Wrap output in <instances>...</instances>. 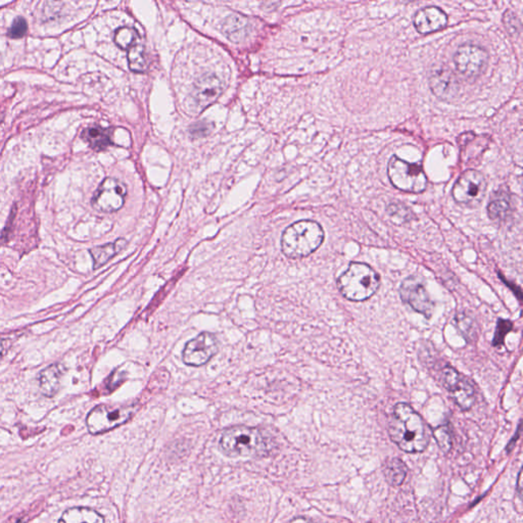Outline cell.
<instances>
[{"label": "cell", "mask_w": 523, "mask_h": 523, "mask_svg": "<svg viewBox=\"0 0 523 523\" xmlns=\"http://www.w3.org/2000/svg\"><path fill=\"white\" fill-rule=\"evenodd\" d=\"M384 476L386 482L393 486H399L407 476V466L399 458H390L384 464Z\"/></svg>", "instance_id": "20"}, {"label": "cell", "mask_w": 523, "mask_h": 523, "mask_svg": "<svg viewBox=\"0 0 523 523\" xmlns=\"http://www.w3.org/2000/svg\"><path fill=\"white\" fill-rule=\"evenodd\" d=\"M246 26V19L244 17L231 16L225 25V30L231 39L236 40L240 39L241 32L244 31Z\"/></svg>", "instance_id": "25"}, {"label": "cell", "mask_w": 523, "mask_h": 523, "mask_svg": "<svg viewBox=\"0 0 523 523\" xmlns=\"http://www.w3.org/2000/svg\"><path fill=\"white\" fill-rule=\"evenodd\" d=\"M59 523H105V518L90 508L74 507L63 512Z\"/></svg>", "instance_id": "19"}, {"label": "cell", "mask_w": 523, "mask_h": 523, "mask_svg": "<svg viewBox=\"0 0 523 523\" xmlns=\"http://www.w3.org/2000/svg\"><path fill=\"white\" fill-rule=\"evenodd\" d=\"M388 175L393 186L405 193H423L428 182L420 166L407 163L397 157H393L388 163Z\"/></svg>", "instance_id": "6"}, {"label": "cell", "mask_w": 523, "mask_h": 523, "mask_svg": "<svg viewBox=\"0 0 523 523\" xmlns=\"http://www.w3.org/2000/svg\"><path fill=\"white\" fill-rule=\"evenodd\" d=\"M112 132L108 129L101 128L99 126L89 127L85 129L81 134V137L89 144L92 150L97 152L106 150V148L114 144L112 142Z\"/></svg>", "instance_id": "18"}, {"label": "cell", "mask_w": 523, "mask_h": 523, "mask_svg": "<svg viewBox=\"0 0 523 523\" xmlns=\"http://www.w3.org/2000/svg\"><path fill=\"white\" fill-rule=\"evenodd\" d=\"M435 437L442 451L446 453L452 448V437L448 426H440L435 431Z\"/></svg>", "instance_id": "26"}, {"label": "cell", "mask_w": 523, "mask_h": 523, "mask_svg": "<svg viewBox=\"0 0 523 523\" xmlns=\"http://www.w3.org/2000/svg\"><path fill=\"white\" fill-rule=\"evenodd\" d=\"M218 339L214 335L203 333L187 342L184 351V361L188 366H203L218 353Z\"/></svg>", "instance_id": "12"}, {"label": "cell", "mask_w": 523, "mask_h": 523, "mask_svg": "<svg viewBox=\"0 0 523 523\" xmlns=\"http://www.w3.org/2000/svg\"><path fill=\"white\" fill-rule=\"evenodd\" d=\"M429 86L435 97L443 101H451L458 97L460 83L455 74L448 68H437L429 76Z\"/></svg>", "instance_id": "13"}, {"label": "cell", "mask_w": 523, "mask_h": 523, "mask_svg": "<svg viewBox=\"0 0 523 523\" xmlns=\"http://www.w3.org/2000/svg\"><path fill=\"white\" fill-rule=\"evenodd\" d=\"M486 187V178L480 172L467 170L455 182L453 197L460 205L475 207L484 199Z\"/></svg>", "instance_id": "7"}, {"label": "cell", "mask_w": 523, "mask_h": 523, "mask_svg": "<svg viewBox=\"0 0 523 523\" xmlns=\"http://www.w3.org/2000/svg\"><path fill=\"white\" fill-rule=\"evenodd\" d=\"M324 240V231L319 223L302 220L284 230L282 238V253L288 258H306L318 250Z\"/></svg>", "instance_id": "3"}, {"label": "cell", "mask_w": 523, "mask_h": 523, "mask_svg": "<svg viewBox=\"0 0 523 523\" xmlns=\"http://www.w3.org/2000/svg\"><path fill=\"white\" fill-rule=\"evenodd\" d=\"M212 129L213 125L210 122L201 121V122H197L193 125L189 129V132H190V135L195 138L205 137L210 133Z\"/></svg>", "instance_id": "29"}, {"label": "cell", "mask_w": 523, "mask_h": 523, "mask_svg": "<svg viewBox=\"0 0 523 523\" xmlns=\"http://www.w3.org/2000/svg\"><path fill=\"white\" fill-rule=\"evenodd\" d=\"M512 327H513V324H512L511 321L503 320V319L497 320L496 333H495L493 344H494L495 346H502V344H504L506 335L509 333Z\"/></svg>", "instance_id": "27"}, {"label": "cell", "mask_w": 523, "mask_h": 523, "mask_svg": "<svg viewBox=\"0 0 523 523\" xmlns=\"http://www.w3.org/2000/svg\"><path fill=\"white\" fill-rule=\"evenodd\" d=\"M448 25V16L437 6L421 8L414 17V26L422 35L435 33Z\"/></svg>", "instance_id": "15"}, {"label": "cell", "mask_w": 523, "mask_h": 523, "mask_svg": "<svg viewBox=\"0 0 523 523\" xmlns=\"http://www.w3.org/2000/svg\"><path fill=\"white\" fill-rule=\"evenodd\" d=\"M63 368L59 364H53L40 372L38 382L40 391L46 397H52L59 392L63 377Z\"/></svg>", "instance_id": "16"}, {"label": "cell", "mask_w": 523, "mask_h": 523, "mask_svg": "<svg viewBox=\"0 0 523 523\" xmlns=\"http://www.w3.org/2000/svg\"><path fill=\"white\" fill-rule=\"evenodd\" d=\"M489 59L490 57L484 48L474 44H464L455 53L454 63L459 73L467 78H475L484 73Z\"/></svg>", "instance_id": "10"}, {"label": "cell", "mask_w": 523, "mask_h": 523, "mask_svg": "<svg viewBox=\"0 0 523 523\" xmlns=\"http://www.w3.org/2000/svg\"><path fill=\"white\" fill-rule=\"evenodd\" d=\"M388 213L393 222L397 224H404L411 220L413 214L409 208L406 207L403 204H391L388 207Z\"/></svg>", "instance_id": "24"}, {"label": "cell", "mask_w": 523, "mask_h": 523, "mask_svg": "<svg viewBox=\"0 0 523 523\" xmlns=\"http://www.w3.org/2000/svg\"><path fill=\"white\" fill-rule=\"evenodd\" d=\"M126 240L124 238H120L112 244H106L91 248L90 255L93 259V268L99 269L101 266L105 265L110 259L119 254L126 246Z\"/></svg>", "instance_id": "17"}, {"label": "cell", "mask_w": 523, "mask_h": 523, "mask_svg": "<svg viewBox=\"0 0 523 523\" xmlns=\"http://www.w3.org/2000/svg\"><path fill=\"white\" fill-rule=\"evenodd\" d=\"M289 523H316L313 522V520H308V518L305 517H297L295 518V520H291Z\"/></svg>", "instance_id": "31"}, {"label": "cell", "mask_w": 523, "mask_h": 523, "mask_svg": "<svg viewBox=\"0 0 523 523\" xmlns=\"http://www.w3.org/2000/svg\"><path fill=\"white\" fill-rule=\"evenodd\" d=\"M10 342L8 339H0V359L10 350Z\"/></svg>", "instance_id": "30"}, {"label": "cell", "mask_w": 523, "mask_h": 523, "mask_svg": "<svg viewBox=\"0 0 523 523\" xmlns=\"http://www.w3.org/2000/svg\"><path fill=\"white\" fill-rule=\"evenodd\" d=\"M129 67L136 73H144L146 70V59L144 55V46L139 41V38L134 42L128 50Z\"/></svg>", "instance_id": "21"}, {"label": "cell", "mask_w": 523, "mask_h": 523, "mask_svg": "<svg viewBox=\"0 0 523 523\" xmlns=\"http://www.w3.org/2000/svg\"><path fill=\"white\" fill-rule=\"evenodd\" d=\"M138 38L136 30L130 27L119 28L115 33V42L122 50H129Z\"/></svg>", "instance_id": "23"}, {"label": "cell", "mask_w": 523, "mask_h": 523, "mask_svg": "<svg viewBox=\"0 0 523 523\" xmlns=\"http://www.w3.org/2000/svg\"><path fill=\"white\" fill-rule=\"evenodd\" d=\"M379 286L377 272L364 263H351L337 282L342 295L353 302L366 301L378 290Z\"/></svg>", "instance_id": "4"}, {"label": "cell", "mask_w": 523, "mask_h": 523, "mask_svg": "<svg viewBox=\"0 0 523 523\" xmlns=\"http://www.w3.org/2000/svg\"><path fill=\"white\" fill-rule=\"evenodd\" d=\"M220 448L231 458H262L269 454L271 445L261 429L237 425L223 431Z\"/></svg>", "instance_id": "2"}, {"label": "cell", "mask_w": 523, "mask_h": 523, "mask_svg": "<svg viewBox=\"0 0 523 523\" xmlns=\"http://www.w3.org/2000/svg\"><path fill=\"white\" fill-rule=\"evenodd\" d=\"M441 382L461 410L471 409L475 401V388L471 379L459 373L455 368L446 366L442 370Z\"/></svg>", "instance_id": "8"}, {"label": "cell", "mask_w": 523, "mask_h": 523, "mask_svg": "<svg viewBox=\"0 0 523 523\" xmlns=\"http://www.w3.org/2000/svg\"><path fill=\"white\" fill-rule=\"evenodd\" d=\"M224 90V83L215 75H206L195 83L193 86V103L197 108L204 110L219 99Z\"/></svg>", "instance_id": "14"}, {"label": "cell", "mask_w": 523, "mask_h": 523, "mask_svg": "<svg viewBox=\"0 0 523 523\" xmlns=\"http://www.w3.org/2000/svg\"><path fill=\"white\" fill-rule=\"evenodd\" d=\"M388 433L395 445L410 454L423 452L428 446L426 424L417 412L406 403L397 404L393 408Z\"/></svg>", "instance_id": "1"}, {"label": "cell", "mask_w": 523, "mask_h": 523, "mask_svg": "<svg viewBox=\"0 0 523 523\" xmlns=\"http://www.w3.org/2000/svg\"><path fill=\"white\" fill-rule=\"evenodd\" d=\"M510 212V201L507 197H497L489 204V217L494 221L505 220Z\"/></svg>", "instance_id": "22"}, {"label": "cell", "mask_w": 523, "mask_h": 523, "mask_svg": "<svg viewBox=\"0 0 523 523\" xmlns=\"http://www.w3.org/2000/svg\"><path fill=\"white\" fill-rule=\"evenodd\" d=\"M136 405H99L91 410L86 419L91 435H101L126 423L137 412Z\"/></svg>", "instance_id": "5"}, {"label": "cell", "mask_w": 523, "mask_h": 523, "mask_svg": "<svg viewBox=\"0 0 523 523\" xmlns=\"http://www.w3.org/2000/svg\"><path fill=\"white\" fill-rule=\"evenodd\" d=\"M399 295L402 301L410 306L414 311L424 315L426 318H431L435 304L431 299L422 277L413 275L406 278L399 286Z\"/></svg>", "instance_id": "9"}, {"label": "cell", "mask_w": 523, "mask_h": 523, "mask_svg": "<svg viewBox=\"0 0 523 523\" xmlns=\"http://www.w3.org/2000/svg\"><path fill=\"white\" fill-rule=\"evenodd\" d=\"M126 195V186L122 182L115 178H106L95 193L93 208L103 213L116 212L124 205Z\"/></svg>", "instance_id": "11"}, {"label": "cell", "mask_w": 523, "mask_h": 523, "mask_svg": "<svg viewBox=\"0 0 523 523\" xmlns=\"http://www.w3.org/2000/svg\"><path fill=\"white\" fill-rule=\"evenodd\" d=\"M28 25L26 20H25L24 18H22V17H19V18H17L16 20L14 21L12 27L8 30V35L10 36V38L18 39V38H22L26 35Z\"/></svg>", "instance_id": "28"}]
</instances>
